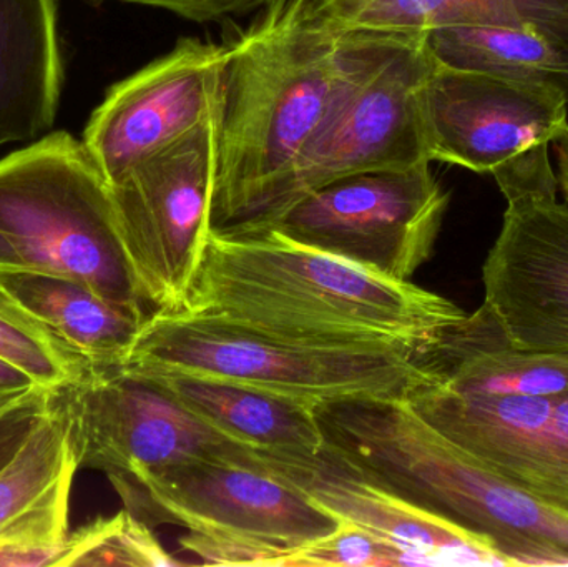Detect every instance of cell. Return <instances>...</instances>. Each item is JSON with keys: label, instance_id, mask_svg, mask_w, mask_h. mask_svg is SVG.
Returning <instances> with one entry per match:
<instances>
[{"label": "cell", "instance_id": "6da1fadb", "mask_svg": "<svg viewBox=\"0 0 568 567\" xmlns=\"http://www.w3.org/2000/svg\"><path fill=\"white\" fill-rule=\"evenodd\" d=\"M226 45L212 230L250 232L366 52L314 0H276Z\"/></svg>", "mask_w": 568, "mask_h": 567}, {"label": "cell", "instance_id": "7a4b0ae2", "mask_svg": "<svg viewBox=\"0 0 568 567\" xmlns=\"http://www.w3.org/2000/svg\"><path fill=\"white\" fill-rule=\"evenodd\" d=\"M179 312L223 316L284 335L394 342L419 348L466 315L413 282L367 272L276 230H210Z\"/></svg>", "mask_w": 568, "mask_h": 567}, {"label": "cell", "instance_id": "3957f363", "mask_svg": "<svg viewBox=\"0 0 568 567\" xmlns=\"http://www.w3.org/2000/svg\"><path fill=\"white\" fill-rule=\"evenodd\" d=\"M331 448L390 492L486 539L509 566H568V516L490 472L406 399L316 409Z\"/></svg>", "mask_w": 568, "mask_h": 567}, {"label": "cell", "instance_id": "277c9868", "mask_svg": "<svg viewBox=\"0 0 568 567\" xmlns=\"http://www.w3.org/2000/svg\"><path fill=\"white\" fill-rule=\"evenodd\" d=\"M416 350L394 342L303 338L223 316L153 312L120 368L223 379L317 409L406 399L424 379Z\"/></svg>", "mask_w": 568, "mask_h": 567}, {"label": "cell", "instance_id": "5b68a950", "mask_svg": "<svg viewBox=\"0 0 568 567\" xmlns=\"http://www.w3.org/2000/svg\"><path fill=\"white\" fill-rule=\"evenodd\" d=\"M0 233L26 269L152 313L120 236L109 180L72 133L49 132L0 159Z\"/></svg>", "mask_w": 568, "mask_h": 567}, {"label": "cell", "instance_id": "8992f818", "mask_svg": "<svg viewBox=\"0 0 568 567\" xmlns=\"http://www.w3.org/2000/svg\"><path fill=\"white\" fill-rule=\"evenodd\" d=\"M110 483L150 528L189 529L180 546L202 565L280 567L341 523L290 483L235 463H182Z\"/></svg>", "mask_w": 568, "mask_h": 567}, {"label": "cell", "instance_id": "52a82bcc", "mask_svg": "<svg viewBox=\"0 0 568 567\" xmlns=\"http://www.w3.org/2000/svg\"><path fill=\"white\" fill-rule=\"evenodd\" d=\"M367 36L359 69L246 233L268 229L297 200L334 180L430 163L423 92L437 62L426 37Z\"/></svg>", "mask_w": 568, "mask_h": 567}, {"label": "cell", "instance_id": "ba28073f", "mask_svg": "<svg viewBox=\"0 0 568 567\" xmlns=\"http://www.w3.org/2000/svg\"><path fill=\"white\" fill-rule=\"evenodd\" d=\"M79 469L123 478L192 462L250 466L256 452L203 422L150 379L120 366L87 365L52 389Z\"/></svg>", "mask_w": 568, "mask_h": 567}, {"label": "cell", "instance_id": "9c48e42d", "mask_svg": "<svg viewBox=\"0 0 568 567\" xmlns=\"http://www.w3.org/2000/svg\"><path fill=\"white\" fill-rule=\"evenodd\" d=\"M220 112L110 183L120 236L152 313L183 308L202 262L212 230Z\"/></svg>", "mask_w": 568, "mask_h": 567}, {"label": "cell", "instance_id": "30bf717a", "mask_svg": "<svg viewBox=\"0 0 568 567\" xmlns=\"http://www.w3.org/2000/svg\"><path fill=\"white\" fill-rule=\"evenodd\" d=\"M447 206L449 193L424 163L334 180L297 200L265 230L376 275L410 282L433 256Z\"/></svg>", "mask_w": 568, "mask_h": 567}, {"label": "cell", "instance_id": "8fae6325", "mask_svg": "<svg viewBox=\"0 0 568 567\" xmlns=\"http://www.w3.org/2000/svg\"><path fill=\"white\" fill-rule=\"evenodd\" d=\"M225 62V43L185 37L110 87L82 136L109 183L220 112Z\"/></svg>", "mask_w": 568, "mask_h": 567}, {"label": "cell", "instance_id": "7c38bea8", "mask_svg": "<svg viewBox=\"0 0 568 567\" xmlns=\"http://www.w3.org/2000/svg\"><path fill=\"white\" fill-rule=\"evenodd\" d=\"M406 403L490 472L568 516V393L473 395L424 378Z\"/></svg>", "mask_w": 568, "mask_h": 567}, {"label": "cell", "instance_id": "4fadbf2b", "mask_svg": "<svg viewBox=\"0 0 568 567\" xmlns=\"http://www.w3.org/2000/svg\"><path fill=\"white\" fill-rule=\"evenodd\" d=\"M423 123L430 163L494 175L552 145L568 123V100L539 83L437 63L424 87Z\"/></svg>", "mask_w": 568, "mask_h": 567}, {"label": "cell", "instance_id": "5bb4252c", "mask_svg": "<svg viewBox=\"0 0 568 567\" xmlns=\"http://www.w3.org/2000/svg\"><path fill=\"white\" fill-rule=\"evenodd\" d=\"M484 305L520 348L568 350V205L510 200L483 269Z\"/></svg>", "mask_w": 568, "mask_h": 567}, {"label": "cell", "instance_id": "9a60e30c", "mask_svg": "<svg viewBox=\"0 0 568 567\" xmlns=\"http://www.w3.org/2000/svg\"><path fill=\"white\" fill-rule=\"evenodd\" d=\"M255 468L290 483L339 522L420 553L430 566H509L486 539L400 498L327 443L317 453L256 449Z\"/></svg>", "mask_w": 568, "mask_h": 567}, {"label": "cell", "instance_id": "2e32d148", "mask_svg": "<svg viewBox=\"0 0 568 567\" xmlns=\"http://www.w3.org/2000/svg\"><path fill=\"white\" fill-rule=\"evenodd\" d=\"M427 382L473 395L568 393V350L517 346L486 305L440 328L414 353Z\"/></svg>", "mask_w": 568, "mask_h": 567}, {"label": "cell", "instance_id": "e0dca14e", "mask_svg": "<svg viewBox=\"0 0 568 567\" xmlns=\"http://www.w3.org/2000/svg\"><path fill=\"white\" fill-rule=\"evenodd\" d=\"M62 87L57 0H0V149L52 132Z\"/></svg>", "mask_w": 568, "mask_h": 567}, {"label": "cell", "instance_id": "ac0fdd59", "mask_svg": "<svg viewBox=\"0 0 568 567\" xmlns=\"http://www.w3.org/2000/svg\"><path fill=\"white\" fill-rule=\"evenodd\" d=\"M77 472L65 422L52 402L20 452L0 469V546L65 545Z\"/></svg>", "mask_w": 568, "mask_h": 567}, {"label": "cell", "instance_id": "d6986e66", "mask_svg": "<svg viewBox=\"0 0 568 567\" xmlns=\"http://www.w3.org/2000/svg\"><path fill=\"white\" fill-rule=\"evenodd\" d=\"M0 286L90 365L120 366L150 312L103 298L89 286L37 270H0Z\"/></svg>", "mask_w": 568, "mask_h": 567}, {"label": "cell", "instance_id": "ffe728a7", "mask_svg": "<svg viewBox=\"0 0 568 567\" xmlns=\"http://www.w3.org/2000/svg\"><path fill=\"white\" fill-rule=\"evenodd\" d=\"M135 375L150 379L203 422L252 448L317 453L326 443L316 409L303 403L205 376Z\"/></svg>", "mask_w": 568, "mask_h": 567}, {"label": "cell", "instance_id": "44dd1931", "mask_svg": "<svg viewBox=\"0 0 568 567\" xmlns=\"http://www.w3.org/2000/svg\"><path fill=\"white\" fill-rule=\"evenodd\" d=\"M344 33L427 37L456 26H537L568 36V0H314Z\"/></svg>", "mask_w": 568, "mask_h": 567}, {"label": "cell", "instance_id": "7402d4cb", "mask_svg": "<svg viewBox=\"0 0 568 567\" xmlns=\"http://www.w3.org/2000/svg\"><path fill=\"white\" fill-rule=\"evenodd\" d=\"M427 49L439 65L539 83L568 100V36L537 26H456L434 30Z\"/></svg>", "mask_w": 568, "mask_h": 567}, {"label": "cell", "instance_id": "603a6c76", "mask_svg": "<svg viewBox=\"0 0 568 567\" xmlns=\"http://www.w3.org/2000/svg\"><path fill=\"white\" fill-rule=\"evenodd\" d=\"M0 358L37 385L55 389L82 375L89 363L60 343L0 286Z\"/></svg>", "mask_w": 568, "mask_h": 567}, {"label": "cell", "instance_id": "cb8c5ba5", "mask_svg": "<svg viewBox=\"0 0 568 567\" xmlns=\"http://www.w3.org/2000/svg\"><path fill=\"white\" fill-rule=\"evenodd\" d=\"M183 565L165 551L152 528L123 509L99 518L67 539L62 566L170 567Z\"/></svg>", "mask_w": 568, "mask_h": 567}, {"label": "cell", "instance_id": "d4e9b609", "mask_svg": "<svg viewBox=\"0 0 568 567\" xmlns=\"http://www.w3.org/2000/svg\"><path fill=\"white\" fill-rule=\"evenodd\" d=\"M430 566L426 556L379 538L366 529L341 522L336 531L294 549L280 567Z\"/></svg>", "mask_w": 568, "mask_h": 567}, {"label": "cell", "instance_id": "484cf974", "mask_svg": "<svg viewBox=\"0 0 568 567\" xmlns=\"http://www.w3.org/2000/svg\"><path fill=\"white\" fill-rule=\"evenodd\" d=\"M52 389L36 386L0 406V469L20 452L37 423L49 412Z\"/></svg>", "mask_w": 568, "mask_h": 567}, {"label": "cell", "instance_id": "4316f807", "mask_svg": "<svg viewBox=\"0 0 568 567\" xmlns=\"http://www.w3.org/2000/svg\"><path fill=\"white\" fill-rule=\"evenodd\" d=\"M113 2L152 7L190 22L210 23L262 12L276 0H113Z\"/></svg>", "mask_w": 568, "mask_h": 567}, {"label": "cell", "instance_id": "83f0119b", "mask_svg": "<svg viewBox=\"0 0 568 567\" xmlns=\"http://www.w3.org/2000/svg\"><path fill=\"white\" fill-rule=\"evenodd\" d=\"M67 543L52 548H19L0 546V567L62 566L65 559Z\"/></svg>", "mask_w": 568, "mask_h": 567}, {"label": "cell", "instance_id": "f1b7e54d", "mask_svg": "<svg viewBox=\"0 0 568 567\" xmlns=\"http://www.w3.org/2000/svg\"><path fill=\"white\" fill-rule=\"evenodd\" d=\"M36 382L12 363L0 358V406L36 388Z\"/></svg>", "mask_w": 568, "mask_h": 567}, {"label": "cell", "instance_id": "f546056e", "mask_svg": "<svg viewBox=\"0 0 568 567\" xmlns=\"http://www.w3.org/2000/svg\"><path fill=\"white\" fill-rule=\"evenodd\" d=\"M552 146L557 156V183L568 205V123L554 139Z\"/></svg>", "mask_w": 568, "mask_h": 567}, {"label": "cell", "instance_id": "4dcf8cb0", "mask_svg": "<svg viewBox=\"0 0 568 567\" xmlns=\"http://www.w3.org/2000/svg\"><path fill=\"white\" fill-rule=\"evenodd\" d=\"M26 269L16 246L0 233V270Z\"/></svg>", "mask_w": 568, "mask_h": 567}]
</instances>
